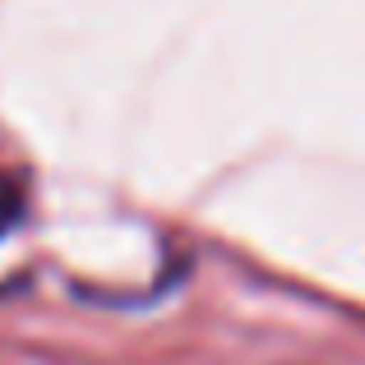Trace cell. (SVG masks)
<instances>
[{
    "instance_id": "6da1fadb",
    "label": "cell",
    "mask_w": 365,
    "mask_h": 365,
    "mask_svg": "<svg viewBox=\"0 0 365 365\" xmlns=\"http://www.w3.org/2000/svg\"><path fill=\"white\" fill-rule=\"evenodd\" d=\"M24 217H28V185L14 171H0V241L9 232H19Z\"/></svg>"
}]
</instances>
